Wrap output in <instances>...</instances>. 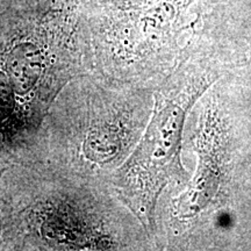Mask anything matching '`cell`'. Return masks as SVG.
I'll use <instances>...</instances> for the list:
<instances>
[{"instance_id":"obj_1","label":"cell","mask_w":251,"mask_h":251,"mask_svg":"<svg viewBox=\"0 0 251 251\" xmlns=\"http://www.w3.org/2000/svg\"><path fill=\"white\" fill-rule=\"evenodd\" d=\"M244 64L238 47L196 28L174 70L156 87L146 134L115 180L118 193L144 226H152L166 185L185 176L180 149L187 113L224 75Z\"/></svg>"},{"instance_id":"obj_2","label":"cell","mask_w":251,"mask_h":251,"mask_svg":"<svg viewBox=\"0 0 251 251\" xmlns=\"http://www.w3.org/2000/svg\"><path fill=\"white\" fill-rule=\"evenodd\" d=\"M83 9L100 61L113 70L129 64L155 86L179 61L181 37L200 21V0H83Z\"/></svg>"},{"instance_id":"obj_3","label":"cell","mask_w":251,"mask_h":251,"mask_svg":"<svg viewBox=\"0 0 251 251\" xmlns=\"http://www.w3.org/2000/svg\"><path fill=\"white\" fill-rule=\"evenodd\" d=\"M199 26L247 49L251 42V0H200Z\"/></svg>"},{"instance_id":"obj_4","label":"cell","mask_w":251,"mask_h":251,"mask_svg":"<svg viewBox=\"0 0 251 251\" xmlns=\"http://www.w3.org/2000/svg\"><path fill=\"white\" fill-rule=\"evenodd\" d=\"M247 57H248V63L251 64V42L247 47Z\"/></svg>"},{"instance_id":"obj_5","label":"cell","mask_w":251,"mask_h":251,"mask_svg":"<svg viewBox=\"0 0 251 251\" xmlns=\"http://www.w3.org/2000/svg\"><path fill=\"white\" fill-rule=\"evenodd\" d=\"M5 1H6V0H0V7H1V6L5 4Z\"/></svg>"}]
</instances>
